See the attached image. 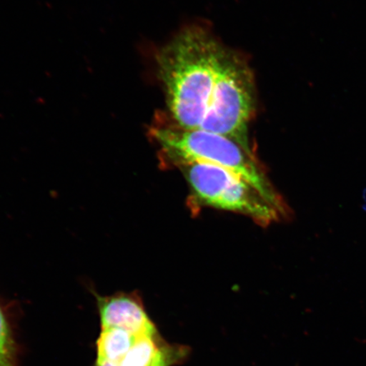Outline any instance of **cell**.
<instances>
[{
  "label": "cell",
  "instance_id": "6da1fadb",
  "mask_svg": "<svg viewBox=\"0 0 366 366\" xmlns=\"http://www.w3.org/2000/svg\"><path fill=\"white\" fill-rule=\"evenodd\" d=\"M225 48L200 26L182 30L157 54L172 123L199 129L207 112Z\"/></svg>",
  "mask_w": 366,
  "mask_h": 366
},
{
  "label": "cell",
  "instance_id": "7a4b0ae2",
  "mask_svg": "<svg viewBox=\"0 0 366 366\" xmlns=\"http://www.w3.org/2000/svg\"><path fill=\"white\" fill-rule=\"evenodd\" d=\"M150 135L172 162L213 164L242 178L255 187L283 217L287 205L279 195L262 164L251 151L229 137L203 130L182 129L172 122L155 124Z\"/></svg>",
  "mask_w": 366,
  "mask_h": 366
},
{
  "label": "cell",
  "instance_id": "3957f363",
  "mask_svg": "<svg viewBox=\"0 0 366 366\" xmlns=\"http://www.w3.org/2000/svg\"><path fill=\"white\" fill-rule=\"evenodd\" d=\"M254 109L250 68L239 56L226 49L199 130L227 137L252 152L248 126Z\"/></svg>",
  "mask_w": 366,
  "mask_h": 366
},
{
  "label": "cell",
  "instance_id": "277c9868",
  "mask_svg": "<svg viewBox=\"0 0 366 366\" xmlns=\"http://www.w3.org/2000/svg\"><path fill=\"white\" fill-rule=\"evenodd\" d=\"M199 203L249 217L259 225L285 218L253 186L221 167L204 163L178 164Z\"/></svg>",
  "mask_w": 366,
  "mask_h": 366
},
{
  "label": "cell",
  "instance_id": "5b68a950",
  "mask_svg": "<svg viewBox=\"0 0 366 366\" xmlns=\"http://www.w3.org/2000/svg\"><path fill=\"white\" fill-rule=\"evenodd\" d=\"M102 329L118 328L136 336H157V327L150 320L143 303L135 295L97 296Z\"/></svg>",
  "mask_w": 366,
  "mask_h": 366
},
{
  "label": "cell",
  "instance_id": "8992f818",
  "mask_svg": "<svg viewBox=\"0 0 366 366\" xmlns=\"http://www.w3.org/2000/svg\"><path fill=\"white\" fill-rule=\"evenodd\" d=\"M189 349L171 345L159 335L137 338L129 351L119 361L117 366H172L184 360Z\"/></svg>",
  "mask_w": 366,
  "mask_h": 366
},
{
  "label": "cell",
  "instance_id": "52a82bcc",
  "mask_svg": "<svg viewBox=\"0 0 366 366\" xmlns=\"http://www.w3.org/2000/svg\"><path fill=\"white\" fill-rule=\"evenodd\" d=\"M139 337L122 329H102L97 340V360L117 364Z\"/></svg>",
  "mask_w": 366,
  "mask_h": 366
},
{
  "label": "cell",
  "instance_id": "ba28073f",
  "mask_svg": "<svg viewBox=\"0 0 366 366\" xmlns=\"http://www.w3.org/2000/svg\"><path fill=\"white\" fill-rule=\"evenodd\" d=\"M0 366H18L16 342L1 307H0Z\"/></svg>",
  "mask_w": 366,
  "mask_h": 366
},
{
  "label": "cell",
  "instance_id": "9c48e42d",
  "mask_svg": "<svg viewBox=\"0 0 366 366\" xmlns=\"http://www.w3.org/2000/svg\"><path fill=\"white\" fill-rule=\"evenodd\" d=\"M93 366H117L111 362H108V361L98 360H96V362Z\"/></svg>",
  "mask_w": 366,
  "mask_h": 366
}]
</instances>
